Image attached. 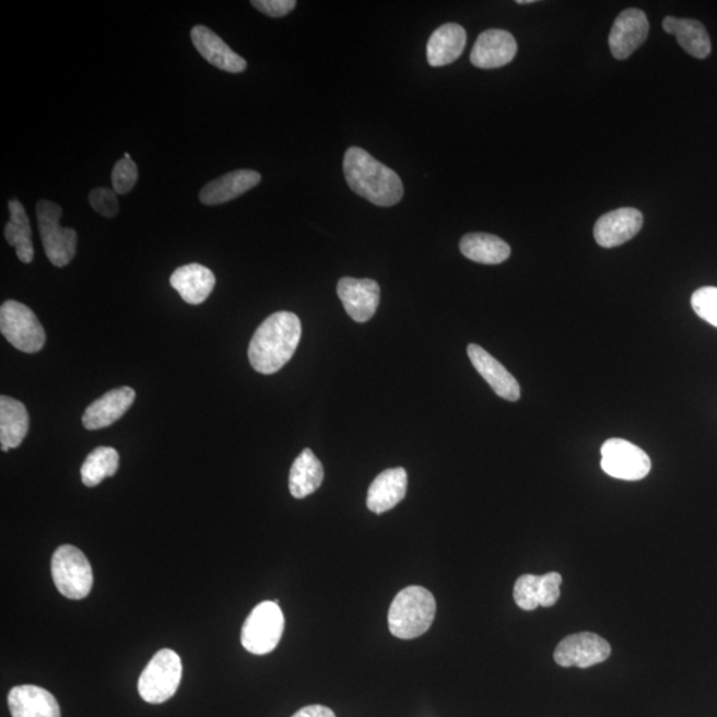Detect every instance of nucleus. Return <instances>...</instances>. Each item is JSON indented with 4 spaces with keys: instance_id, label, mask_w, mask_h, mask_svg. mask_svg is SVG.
Here are the masks:
<instances>
[{
    "instance_id": "1",
    "label": "nucleus",
    "mask_w": 717,
    "mask_h": 717,
    "mask_svg": "<svg viewBox=\"0 0 717 717\" xmlns=\"http://www.w3.org/2000/svg\"><path fill=\"white\" fill-rule=\"evenodd\" d=\"M302 325L293 313L270 315L249 345V362L259 374L271 375L286 366L301 342Z\"/></svg>"
},
{
    "instance_id": "2",
    "label": "nucleus",
    "mask_w": 717,
    "mask_h": 717,
    "mask_svg": "<svg viewBox=\"0 0 717 717\" xmlns=\"http://www.w3.org/2000/svg\"><path fill=\"white\" fill-rule=\"evenodd\" d=\"M343 169L352 191L376 207H393L403 199V183L398 173L362 148L351 146L345 152Z\"/></svg>"
},
{
    "instance_id": "3",
    "label": "nucleus",
    "mask_w": 717,
    "mask_h": 717,
    "mask_svg": "<svg viewBox=\"0 0 717 717\" xmlns=\"http://www.w3.org/2000/svg\"><path fill=\"white\" fill-rule=\"evenodd\" d=\"M435 615L436 601L431 591L422 586L405 587L389 608V632L399 639H416L428 632Z\"/></svg>"
},
{
    "instance_id": "4",
    "label": "nucleus",
    "mask_w": 717,
    "mask_h": 717,
    "mask_svg": "<svg viewBox=\"0 0 717 717\" xmlns=\"http://www.w3.org/2000/svg\"><path fill=\"white\" fill-rule=\"evenodd\" d=\"M61 213L63 210L52 201L40 200L36 203L43 247L48 261L57 268L70 265L78 249V233L60 225Z\"/></svg>"
},
{
    "instance_id": "5",
    "label": "nucleus",
    "mask_w": 717,
    "mask_h": 717,
    "mask_svg": "<svg viewBox=\"0 0 717 717\" xmlns=\"http://www.w3.org/2000/svg\"><path fill=\"white\" fill-rule=\"evenodd\" d=\"M51 573L55 586L68 599H84L94 586V573L82 550L63 545L52 555Z\"/></svg>"
},
{
    "instance_id": "6",
    "label": "nucleus",
    "mask_w": 717,
    "mask_h": 717,
    "mask_svg": "<svg viewBox=\"0 0 717 717\" xmlns=\"http://www.w3.org/2000/svg\"><path fill=\"white\" fill-rule=\"evenodd\" d=\"M181 678V659L175 651L164 648L154 655L142 671L139 679V694L146 703H165L176 694Z\"/></svg>"
},
{
    "instance_id": "7",
    "label": "nucleus",
    "mask_w": 717,
    "mask_h": 717,
    "mask_svg": "<svg viewBox=\"0 0 717 717\" xmlns=\"http://www.w3.org/2000/svg\"><path fill=\"white\" fill-rule=\"evenodd\" d=\"M0 331L9 343L26 354H36L46 344V331L38 317L21 302L8 301L0 307Z\"/></svg>"
},
{
    "instance_id": "8",
    "label": "nucleus",
    "mask_w": 717,
    "mask_h": 717,
    "mask_svg": "<svg viewBox=\"0 0 717 717\" xmlns=\"http://www.w3.org/2000/svg\"><path fill=\"white\" fill-rule=\"evenodd\" d=\"M284 632V616L275 602L256 606L244 623L240 643L246 651L266 655L274 651Z\"/></svg>"
},
{
    "instance_id": "9",
    "label": "nucleus",
    "mask_w": 717,
    "mask_h": 717,
    "mask_svg": "<svg viewBox=\"0 0 717 717\" xmlns=\"http://www.w3.org/2000/svg\"><path fill=\"white\" fill-rule=\"evenodd\" d=\"M603 472L611 478L638 481L651 471L650 457L645 450L623 438H610L601 449Z\"/></svg>"
},
{
    "instance_id": "10",
    "label": "nucleus",
    "mask_w": 717,
    "mask_h": 717,
    "mask_svg": "<svg viewBox=\"0 0 717 717\" xmlns=\"http://www.w3.org/2000/svg\"><path fill=\"white\" fill-rule=\"evenodd\" d=\"M611 654L610 643L595 633L566 636L554 651L555 663L562 667H587L602 663Z\"/></svg>"
},
{
    "instance_id": "11",
    "label": "nucleus",
    "mask_w": 717,
    "mask_h": 717,
    "mask_svg": "<svg viewBox=\"0 0 717 717\" xmlns=\"http://www.w3.org/2000/svg\"><path fill=\"white\" fill-rule=\"evenodd\" d=\"M339 299L350 317L364 324L374 317L380 303V287L373 280H356L345 277L338 283Z\"/></svg>"
},
{
    "instance_id": "12",
    "label": "nucleus",
    "mask_w": 717,
    "mask_h": 717,
    "mask_svg": "<svg viewBox=\"0 0 717 717\" xmlns=\"http://www.w3.org/2000/svg\"><path fill=\"white\" fill-rule=\"evenodd\" d=\"M650 24L645 12L628 9L621 12L611 28L609 46L618 60H624L646 42Z\"/></svg>"
},
{
    "instance_id": "13",
    "label": "nucleus",
    "mask_w": 717,
    "mask_h": 717,
    "mask_svg": "<svg viewBox=\"0 0 717 717\" xmlns=\"http://www.w3.org/2000/svg\"><path fill=\"white\" fill-rule=\"evenodd\" d=\"M517 54V42L508 31L487 30L475 40L471 61L481 70H494V68L509 64Z\"/></svg>"
},
{
    "instance_id": "14",
    "label": "nucleus",
    "mask_w": 717,
    "mask_h": 717,
    "mask_svg": "<svg viewBox=\"0 0 717 717\" xmlns=\"http://www.w3.org/2000/svg\"><path fill=\"white\" fill-rule=\"evenodd\" d=\"M643 215L638 209L621 208L602 215L595 226V238L604 249L621 246L640 232Z\"/></svg>"
},
{
    "instance_id": "15",
    "label": "nucleus",
    "mask_w": 717,
    "mask_h": 717,
    "mask_svg": "<svg viewBox=\"0 0 717 717\" xmlns=\"http://www.w3.org/2000/svg\"><path fill=\"white\" fill-rule=\"evenodd\" d=\"M134 399L136 392L131 387L110 389L86 408L83 415L84 428L97 431L115 424L126 415Z\"/></svg>"
},
{
    "instance_id": "16",
    "label": "nucleus",
    "mask_w": 717,
    "mask_h": 717,
    "mask_svg": "<svg viewBox=\"0 0 717 717\" xmlns=\"http://www.w3.org/2000/svg\"><path fill=\"white\" fill-rule=\"evenodd\" d=\"M468 356L471 358L473 367L478 369V373L492 387L497 397L509 401H517L521 398V388H519L515 376L490 352L478 344H469Z\"/></svg>"
},
{
    "instance_id": "17",
    "label": "nucleus",
    "mask_w": 717,
    "mask_h": 717,
    "mask_svg": "<svg viewBox=\"0 0 717 717\" xmlns=\"http://www.w3.org/2000/svg\"><path fill=\"white\" fill-rule=\"evenodd\" d=\"M190 38L201 57L219 70L231 73H240L246 70V60L234 52L212 30L205 26H196L191 28Z\"/></svg>"
},
{
    "instance_id": "18",
    "label": "nucleus",
    "mask_w": 717,
    "mask_h": 717,
    "mask_svg": "<svg viewBox=\"0 0 717 717\" xmlns=\"http://www.w3.org/2000/svg\"><path fill=\"white\" fill-rule=\"evenodd\" d=\"M261 181L262 176L256 171L239 169L226 173L202 188L200 201L207 207L221 205L255 189Z\"/></svg>"
},
{
    "instance_id": "19",
    "label": "nucleus",
    "mask_w": 717,
    "mask_h": 717,
    "mask_svg": "<svg viewBox=\"0 0 717 717\" xmlns=\"http://www.w3.org/2000/svg\"><path fill=\"white\" fill-rule=\"evenodd\" d=\"M9 708L12 717H61L57 698L38 685H17L10 691Z\"/></svg>"
},
{
    "instance_id": "20",
    "label": "nucleus",
    "mask_w": 717,
    "mask_h": 717,
    "mask_svg": "<svg viewBox=\"0 0 717 717\" xmlns=\"http://www.w3.org/2000/svg\"><path fill=\"white\" fill-rule=\"evenodd\" d=\"M408 475L404 468H392L381 472L371 484L367 494L368 509L376 515L391 510L404 499Z\"/></svg>"
},
{
    "instance_id": "21",
    "label": "nucleus",
    "mask_w": 717,
    "mask_h": 717,
    "mask_svg": "<svg viewBox=\"0 0 717 717\" xmlns=\"http://www.w3.org/2000/svg\"><path fill=\"white\" fill-rule=\"evenodd\" d=\"M172 287L181 295L189 305H201L209 298L215 286L212 270L200 263L181 266L171 277Z\"/></svg>"
},
{
    "instance_id": "22",
    "label": "nucleus",
    "mask_w": 717,
    "mask_h": 717,
    "mask_svg": "<svg viewBox=\"0 0 717 717\" xmlns=\"http://www.w3.org/2000/svg\"><path fill=\"white\" fill-rule=\"evenodd\" d=\"M467 46V33L460 24L448 23L431 35L426 45V60L432 67L454 63Z\"/></svg>"
},
{
    "instance_id": "23",
    "label": "nucleus",
    "mask_w": 717,
    "mask_h": 717,
    "mask_svg": "<svg viewBox=\"0 0 717 717\" xmlns=\"http://www.w3.org/2000/svg\"><path fill=\"white\" fill-rule=\"evenodd\" d=\"M30 428L26 405L9 397L0 398V445L3 452L21 447Z\"/></svg>"
},
{
    "instance_id": "24",
    "label": "nucleus",
    "mask_w": 717,
    "mask_h": 717,
    "mask_svg": "<svg viewBox=\"0 0 717 717\" xmlns=\"http://www.w3.org/2000/svg\"><path fill=\"white\" fill-rule=\"evenodd\" d=\"M324 479V466L313 450L307 448L296 457L290 471V493L294 498H306L319 490Z\"/></svg>"
},
{
    "instance_id": "25",
    "label": "nucleus",
    "mask_w": 717,
    "mask_h": 717,
    "mask_svg": "<svg viewBox=\"0 0 717 717\" xmlns=\"http://www.w3.org/2000/svg\"><path fill=\"white\" fill-rule=\"evenodd\" d=\"M663 28L667 34L677 36L679 45L691 57L706 59L710 54L709 35L701 22L667 16Z\"/></svg>"
},
{
    "instance_id": "26",
    "label": "nucleus",
    "mask_w": 717,
    "mask_h": 717,
    "mask_svg": "<svg viewBox=\"0 0 717 717\" xmlns=\"http://www.w3.org/2000/svg\"><path fill=\"white\" fill-rule=\"evenodd\" d=\"M463 257L482 265H499L510 257V246L492 234L471 233L460 243Z\"/></svg>"
},
{
    "instance_id": "27",
    "label": "nucleus",
    "mask_w": 717,
    "mask_h": 717,
    "mask_svg": "<svg viewBox=\"0 0 717 717\" xmlns=\"http://www.w3.org/2000/svg\"><path fill=\"white\" fill-rule=\"evenodd\" d=\"M10 221L4 227V237L11 246L15 247L16 256L23 263L34 261L35 250L33 244V231H31L26 209L21 201L10 200Z\"/></svg>"
},
{
    "instance_id": "28",
    "label": "nucleus",
    "mask_w": 717,
    "mask_h": 717,
    "mask_svg": "<svg viewBox=\"0 0 717 717\" xmlns=\"http://www.w3.org/2000/svg\"><path fill=\"white\" fill-rule=\"evenodd\" d=\"M120 457L115 448L98 447L86 457L82 471V481L85 486L94 487L104 479L114 478L119 469Z\"/></svg>"
},
{
    "instance_id": "29",
    "label": "nucleus",
    "mask_w": 717,
    "mask_h": 717,
    "mask_svg": "<svg viewBox=\"0 0 717 717\" xmlns=\"http://www.w3.org/2000/svg\"><path fill=\"white\" fill-rule=\"evenodd\" d=\"M540 584L541 576L533 574H525L516 580L513 596L519 609L533 611L540 606Z\"/></svg>"
},
{
    "instance_id": "30",
    "label": "nucleus",
    "mask_w": 717,
    "mask_h": 717,
    "mask_svg": "<svg viewBox=\"0 0 717 717\" xmlns=\"http://www.w3.org/2000/svg\"><path fill=\"white\" fill-rule=\"evenodd\" d=\"M692 308L697 317L706 320L717 329V287H702L696 290L691 298Z\"/></svg>"
},
{
    "instance_id": "31",
    "label": "nucleus",
    "mask_w": 717,
    "mask_h": 717,
    "mask_svg": "<svg viewBox=\"0 0 717 717\" xmlns=\"http://www.w3.org/2000/svg\"><path fill=\"white\" fill-rule=\"evenodd\" d=\"M138 165L133 160L121 158L117 161L113 172V185L116 195H127L138 183Z\"/></svg>"
},
{
    "instance_id": "32",
    "label": "nucleus",
    "mask_w": 717,
    "mask_h": 717,
    "mask_svg": "<svg viewBox=\"0 0 717 717\" xmlns=\"http://www.w3.org/2000/svg\"><path fill=\"white\" fill-rule=\"evenodd\" d=\"M89 201L95 212L102 214L103 218L113 219L119 213V200H117L115 190L95 188L91 190Z\"/></svg>"
},
{
    "instance_id": "33",
    "label": "nucleus",
    "mask_w": 717,
    "mask_h": 717,
    "mask_svg": "<svg viewBox=\"0 0 717 717\" xmlns=\"http://www.w3.org/2000/svg\"><path fill=\"white\" fill-rule=\"evenodd\" d=\"M562 576L557 572H552L541 576L540 584V606L542 608H552L557 603L561 591Z\"/></svg>"
},
{
    "instance_id": "34",
    "label": "nucleus",
    "mask_w": 717,
    "mask_h": 717,
    "mask_svg": "<svg viewBox=\"0 0 717 717\" xmlns=\"http://www.w3.org/2000/svg\"><path fill=\"white\" fill-rule=\"evenodd\" d=\"M251 5L265 15L282 17L295 9L296 2L295 0H252Z\"/></svg>"
},
{
    "instance_id": "35",
    "label": "nucleus",
    "mask_w": 717,
    "mask_h": 717,
    "mask_svg": "<svg viewBox=\"0 0 717 717\" xmlns=\"http://www.w3.org/2000/svg\"><path fill=\"white\" fill-rule=\"evenodd\" d=\"M293 717H337L332 709L320 704L302 708Z\"/></svg>"
},
{
    "instance_id": "36",
    "label": "nucleus",
    "mask_w": 717,
    "mask_h": 717,
    "mask_svg": "<svg viewBox=\"0 0 717 717\" xmlns=\"http://www.w3.org/2000/svg\"><path fill=\"white\" fill-rule=\"evenodd\" d=\"M518 4H531L534 3V0H518Z\"/></svg>"
}]
</instances>
